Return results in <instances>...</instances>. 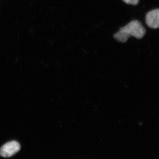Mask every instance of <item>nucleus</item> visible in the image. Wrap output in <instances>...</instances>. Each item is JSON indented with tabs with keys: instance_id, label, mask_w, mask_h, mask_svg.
I'll return each instance as SVG.
<instances>
[{
	"instance_id": "obj_4",
	"label": "nucleus",
	"mask_w": 159,
	"mask_h": 159,
	"mask_svg": "<svg viewBox=\"0 0 159 159\" xmlns=\"http://www.w3.org/2000/svg\"><path fill=\"white\" fill-rule=\"evenodd\" d=\"M125 3L128 4L134 5H136L139 2V0H122Z\"/></svg>"
},
{
	"instance_id": "obj_2",
	"label": "nucleus",
	"mask_w": 159,
	"mask_h": 159,
	"mask_svg": "<svg viewBox=\"0 0 159 159\" xmlns=\"http://www.w3.org/2000/svg\"><path fill=\"white\" fill-rule=\"evenodd\" d=\"M20 149V144L16 141H11L0 148V156L9 158L15 155Z\"/></svg>"
},
{
	"instance_id": "obj_3",
	"label": "nucleus",
	"mask_w": 159,
	"mask_h": 159,
	"mask_svg": "<svg viewBox=\"0 0 159 159\" xmlns=\"http://www.w3.org/2000/svg\"><path fill=\"white\" fill-rule=\"evenodd\" d=\"M145 22L147 26L152 29L159 28V8L153 9L148 12L145 17Z\"/></svg>"
},
{
	"instance_id": "obj_1",
	"label": "nucleus",
	"mask_w": 159,
	"mask_h": 159,
	"mask_svg": "<svg viewBox=\"0 0 159 159\" xmlns=\"http://www.w3.org/2000/svg\"><path fill=\"white\" fill-rule=\"evenodd\" d=\"M146 32L145 29L141 22L136 20H132L128 25L120 28L118 32L114 34V37L119 42L125 43L131 36L138 39H142Z\"/></svg>"
}]
</instances>
